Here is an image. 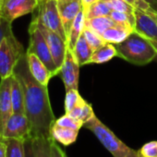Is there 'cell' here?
I'll list each match as a JSON object with an SVG mask.
<instances>
[{
	"instance_id": "1",
	"label": "cell",
	"mask_w": 157,
	"mask_h": 157,
	"mask_svg": "<svg viewBox=\"0 0 157 157\" xmlns=\"http://www.w3.org/2000/svg\"><path fill=\"white\" fill-rule=\"evenodd\" d=\"M12 76L21 82L24 93L25 115L32 127V138L51 137L56 118L51 107L47 86L38 82L32 75L26 53L17 63Z\"/></svg>"
},
{
	"instance_id": "2",
	"label": "cell",
	"mask_w": 157,
	"mask_h": 157,
	"mask_svg": "<svg viewBox=\"0 0 157 157\" xmlns=\"http://www.w3.org/2000/svg\"><path fill=\"white\" fill-rule=\"evenodd\" d=\"M115 46L117 56L134 65L149 64L157 56L152 44L135 31L123 42L116 44Z\"/></svg>"
},
{
	"instance_id": "3",
	"label": "cell",
	"mask_w": 157,
	"mask_h": 157,
	"mask_svg": "<svg viewBox=\"0 0 157 157\" xmlns=\"http://www.w3.org/2000/svg\"><path fill=\"white\" fill-rule=\"evenodd\" d=\"M83 127L90 129L114 157H141L138 151L129 148L121 141L96 116L84 123Z\"/></svg>"
},
{
	"instance_id": "4",
	"label": "cell",
	"mask_w": 157,
	"mask_h": 157,
	"mask_svg": "<svg viewBox=\"0 0 157 157\" xmlns=\"http://www.w3.org/2000/svg\"><path fill=\"white\" fill-rule=\"evenodd\" d=\"M25 53L23 45L14 34L2 41L0 44V78L12 76L17 63Z\"/></svg>"
},
{
	"instance_id": "5",
	"label": "cell",
	"mask_w": 157,
	"mask_h": 157,
	"mask_svg": "<svg viewBox=\"0 0 157 157\" xmlns=\"http://www.w3.org/2000/svg\"><path fill=\"white\" fill-rule=\"evenodd\" d=\"M33 19L36 20L49 30L55 32L62 39L67 42L58 12L56 0H40L39 6L36 9V13Z\"/></svg>"
},
{
	"instance_id": "6",
	"label": "cell",
	"mask_w": 157,
	"mask_h": 157,
	"mask_svg": "<svg viewBox=\"0 0 157 157\" xmlns=\"http://www.w3.org/2000/svg\"><path fill=\"white\" fill-rule=\"evenodd\" d=\"M29 35H30V44L27 52L33 53L35 56H37L38 58L46 66V67L52 73L53 77L58 75L59 70L57 69L54 62L48 44L44 35L42 34L41 31L38 29V27L33 21L29 26Z\"/></svg>"
},
{
	"instance_id": "7",
	"label": "cell",
	"mask_w": 157,
	"mask_h": 157,
	"mask_svg": "<svg viewBox=\"0 0 157 157\" xmlns=\"http://www.w3.org/2000/svg\"><path fill=\"white\" fill-rule=\"evenodd\" d=\"M39 3L40 0H3L0 17L12 23L18 18L34 12Z\"/></svg>"
},
{
	"instance_id": "8",
	"label": "cell",
	"mask_w": 157,
	"mask_h": 157,
	"mask_svg": "<svg viewBox=\"0 0 157 157\" xmlns=\"http://www.w3.org/2000/svg\"><path fill=\"white\" fill-rule=\"evenodd\" d=\"M32 21L36 24V26L38 27V29L41 31L42 34L44 35V37L48 44V47L50 49L54 62H55L57 69L60 72V68L64 63L67 49V42L64 39H62L57 33L49 30L48 28L44 26L42 23H40L36 20L33 19Z\"/></svg>"
},
{
	"instance_id": "9",
	"label": "cell",
	"mask_w": 157,
	"mask_h": 157,
	"mask_svg": "<svg viewBox=\"0 0 157 157\" xmlns=\"http://www.w3.org/2000/svg\"><path fill=\"white\" fill-rule=\"evenodd\" d=\"M13 138L26 140L32 138L31 123L25 113H13L10 117L3 139Z\"/></svg>"
},
{
	"instance_id": "10",
	"label": "cell",
	"mask_w": 157,
	"mask_h": 157,
	"mask_svg": "<svg viewBox=\"0 0 157 157\" xmlns=\"http://www.w3.org/2000/svg\"><path fill=\"white\" fill-rule=\"evenodd\" d=\"M80 64L78 63L73 52L70 49H67L64 63L60 68L58 75L61 76L64 82L66 91L75 89L78 90V75H80Z\"/></svg>"
},
{
	"instance_id": "11",
	"label": "cell",
	"mask_w": 157,
	"mask_h": 157,
	"mask_svg": "<svg viewBox=\"0 0 157 157\" xmlns=\"http://www.w3.org/2000/svg\"><path fill=\"white\" fill-rule=\"evenodd\" d=\"M10 88L11 77L1 78V82H0V139H3L7 123L13 114Z\"/></svg>"
},
{
	"instance_id": "12",
	"label": "cell",
	"mask_w": 157,
	"mask_h": 157,
	"mask_svg": "<svg viewBox=\"0 0 157 157\" xmlns=\"http://www.w3.org/2000/svg\"><path fill=\"white\" fill-rule=\"evenodd\" d=\"M135 32L145 37L157 54V23L147 13L135 9Z\"/></svg>"
},
{
	"instance_id": "13",
	"label": "cell",
	"mask_w": 157,
	"mask_h": 157,
	"mask_svg": "<svg viewBox=\"0 0 157 157\" xmlns=\"http://www.w3.org/2000/svg\"><path fill=\"white\" fill-rule=\"evenodd\" d=\"M56 3L60 19L67 38L76 17L82 10V1L81 0H56Z\"/></svg>"
},
{
	"instance_id": "14",
	"label": "cell",
	"mask_w": 157,
	"mask_h": 157,
	"mask_svg": "<svg viewBox=\"0 0 157 157\" xmlns=\"http://www.w3.org/2000/svg\"><path fill=\"white\" fill-rule=\"evenodd\" d=\"M27 60L30 71L35 80L43 85L47 86L48 82L53 78L52 73L46 67V66L33 53H29L26 51Z\"/></svg>"
},
{
	"instance_id": "15",
	"label": "cell",
	"mask_w": 157,
	"mask_h": 157,
	"mask_svg": "<svg viewBox=\"0 0 157 157\" xmlns=\"http://www.w3.org/2000/svg\"><path fill=\"white\" fill-rule=\"evenodd\" d=\"M133 32H134L133 28L127 27V26H124V25H120V24L117 23V25H115L113 27H110L107 30H105L102 33L101 36L103 37V39L106 43L116 44H119V43L123 42Z\"/></svg>"
},
{
	"instance_id": "16",
	"label": "cell",
	"mask_w": 157,
	"mask_h": 157,
	"mask_svg": "<svg viewBox=\"0 0 157 157\" xmlns=\"http://www.w3.org/2000/svg\"><path fill=\"white\" fill-rule=\"evenodd\" d=\"M78 134V130L61 127L54 123L51 128V137L56 141L65 145L68 146L72 143H74L77 140V137Z\"/></svg>"
},
{
	"instance_id": "17",
	"label": "cell",
	"mask_w": 157,
	"mask_h": 157,
	"mask_svg": "<svg viewBox=\"0 0 157 157\" xmlns=\"http://www.w3.org/2000/svg\"><path fill=\"white\" fill-rule=\"evenodd\" d=\"M85 20H86L85 13H84L83 10H82L80 12H78V16L76 17V19L72 24L69 35L67 37V48L70 49L71 51H73L78 38L81 37V35L83 33V30L85 28Z\"/></svg>"
},
{
	"instance_id": "18",
	"label": "cell",
	"mask_w": 157,
	"mask_h": 157,
	"mask_svg": "<svg viewBox=\"0 0 157 157\" xmlns=\"http://www.w3.org/2000/svg\"><path fill=\"white\" fill-rule=\"evenodd\" d=\"M10 95H11L13 113H25L23 89L21 82L14 76H11Z\"/></svg>"
},
{
	"instance_id": "19",
	"label": "cell",
	"mask_w": 157,
	"mask_h": 157,
	"mask_svg": "<svg viewBox=\"0 0 157 157\" xmlns=\"http://www.w3.org/2000/svg\"><path fill=\"white\" fill-rule=\"evenodd\" d=\"M72 52H73L78 63L80 64V66L87 65L89 63V60H90L94 51L91 48V46L89 45L83 33L81 35L80 38H78V40L75 45V48L73 49Z\"/></svg>"
},
{
	"instance_id": "20",
	"label": "cell",
	"mask_w": 157,
	"mask_h": 157,
	"mask_svg": "<svg viewBox=\"0 0 157 157\" xmlns=\"http://www.w3.org/2000/svg\"><path fill=\"white\" fill-rule=\"evenodd\" d=\"M115 56H117V52L115 44L106 43L105 44H104L103 46H101L100 48H98L93 53L88 64L105 63L110 61Z\"/></svg>"
},
{
	"instance_id": "21",
	"label": "cell",
	"mask_w": 157,
	"mask_h": 157,
	"mask_svg": "<svg viewBox=\"0 0 157 157\" xmlns=\"http://www.w3.org/2000/svg\"><path fill=\"white\" fill-rule=\"evenodd\" d=\"M117 24V23L116 21H114L109 16L97 17V18L85 20V27L94 31L95 33H99L100 35H102V33L105 30H107L108 28L113 27Z\"/></svg>"
},
{
	"instance_id": "22",
	"label": "cell",
	"mask_w": 157,
	"mask_h": 157,
	"mask_svg": "<svg viewBox=\"0 0 157 157\" xmlns=\"http://www.w3.org/2000/svg\"><path fill=\"white\" fill-rule=\"evenodd\" d=\"M52 138L34 137L32 138L34 157H52L51 142Z\"/></svg>"
},
{
	"instance_id": "23",
	"label": "cell",
	"mask_w": 157,
	"mask_h": 157,
	"mask_svg": "<svg viewBox=\"0 0 157 157\" xmlns=\"http://www.w3.org/2000/svg\"><path fill=\"white\" fill-rule=\"evenodd\" d=\"M83 11L85 13L86 20H88V19H93V18H97V17L109 16L112 10L108 7V5L104 0H96V1L91 4Z\"/></svg>"
},
{
	"instance_id": "24",
	"label": "cell",
	"mask_w": 157,
	"mask_h": 157,
	"mask_svg": "<svg viewBox=\"0 0 157 157\" xmlns=\"http://www.w3.org/2000/svg\"><path fill=\"white\" fill-rule=\"evenodd\" d=\"M7 146V157H25V140L20 139H4Z\"/></svg>"
},
{
	"instance_id": "25",
	"label": "cell",
	"mask_w": 157,
	"mask_h": 157,
	"mask_svg": "<svg viewBox=\"0 0 157 157\" xmlns=\"http://www.w3.org/2000/svg\"><path fill=\"white\" fill-rule=\"evenodd\" d=\"M109 17L117 23H118L120 25L127 26V27L133 28L135 30V21H136L135 12H134V14H129V13H126V12L112 10Z\"/></svg>"
},
{
	"instance_id": "26",
	"label": "cell",
	"mask_w": 157,
	"mask_h": 157,
	"mask_svg": "<svg viewBox=\"0 0 157 157\" xmlns=\"http://www.w3.org/2000/svg\"><path fill=\"white\" fill-rule=\"evenodd\" d=\"M82 33H83L84 37L86 38L89 45L91 46V48L93 49L94 52L106 44V42L103 39V37L99 33H95L94 31H93L89 28L85 27Z\"/></svg>"
},
{
	"instance_id": "27",
	"label": "cell",
	"mask_w": 157,
	"mask_h": 157,
	"mask_svg": "<svg viewBox=\"0 0 157 157\" xmlns=\"http://www.w3.org/2000/svg\"><path fill=\"white\" fill-rule=\"evenodd\" d=\"M82 97L78 94V90L71 89L68 91H66V97H65V112L66 114H68L76 105L81 101Z\"/></svg>"
},
{
	"instance_id": "28",
	"label": "cell",
	"mask_w": 157,
	"mask_h": 157,
	"mask_svg": "<svg viewBox=\"0 0 157 157\" xmlns=\"http://www.w3.org/2000/svg\"><path fill=\"white\" fill-rule=\"evenodd\" d=\"M55 124H56L58 126H61V127L73 128V129H76V130H80L84 125L83 122L70 117L67 114H65L64 116H62L58 119H56Z\"/></svg>"
},
{
	"instance_id": "29",
	"label": "cell",
	"mask_w": 157,
	"mask_h": 157,
	"mask_svg": "<svg viewBox=\"0 0 157 157\" xmlns=\"http://www.w3.org/2000/svg\"><path fill=\"white\" fill-rule=\"evenodd\" d=\"M112 10L126 12L129 14H134L135 8L129 5L125 0H104Z\"/></svg>"
},
{
	"instance_id": "30",
	"label": "cell",
	"mask_w": 157,
	"mask_h": 157,
	"mask_svg": "<svg viewBox=\"0 0 157 157\" xmlns=\"http://www.w3.org/2000/svg\"><path fill=\"white\" fill-rule=\"evenodd\" d=\"M138 151L141 157H157V141L145 143Z\"/></svg>"
},
{
	"instance_id": "31",
	"label": "cell",
	"mask_w": 157,
	"mask_h": 157,
	"mask_svg": "<svg viewBox=\"0 0 157 157\" xmlns=\"http://www.w3.org/2000/svg\"><path fill=\"white\" fill-rule=\"evenodd\" d=\"M12 32V23L5 20L4 18L0 17V44H1L2 41L10 35H13Z\"/></svg>"
},
{
	"instance_id": "32",
	"label": "cell",
	"mask_w": 157,
	"mask_h": 157,
	"mask_svg": "<svg viewBox=\"0 0 157 157\" xmlns=\"http://www.w3.org/2000/svg\"><path fill=\"white\" fill-rule=\"evenodd\" d=\"M94 115L93 107L90 104H88L87 102H85L84 105L82 106V109L81 111L80 114V117H78V120H81L83 123H86L87 121H89Z\"/></svg>"
},
{
	"instance_id": "33",
	"label": "cell",
	"mask_w": 157,
	"mask_h": 157,
	"mask_svg": "<svg viewBox=\"0 0 157 157\" xmlns=\"http://www.w3.org/2000/svg\"><path fill=\"white\" fill-rule=\"evenodd\" d=\"M125 1L128 2L129 5H131L133 8L140 10L145 13L151 9V6L145 1V0H125Z\"/></svg>"
},
{
	"instance_id": "34",
	"label": "cell",
	"mask_w": 157,
	"mask_h": 157,
	"mask_svg": "<svg viewBox=\"0 0 157 157\" xmlns=\"http://www.w3.org/2000/svg\"><path fill=\"white\" fill-rule=\"evenodd\" d=\"M51 152L52 157H65V152L63 150L56 144V141L53 139L51 142Z\"/></svg>"
},
{
	"instance_id": "35",
	"label": "cell",
	"mask_w": 157,
	"mask_h": 157,
	"mask_svg": "<svg viewBox=\"0 0 157 157\" xmlns=\"http://www.w3.org/2000/svg\"><path fill=\"white\" fill-rule=\"evenodd\" d=\"M25 157H34L32 138L25 140Z\"/></svg>"
},
{
	"instance_id": "36",
	"label": "cell",
	"mask_w": 157,
	"mask_h": 157,
	"mask_svg": "<svg viewBox=\"0 0 157 157\" xmlns=\"http://www.w3.org/2000/svg\"><path fill=\"white\" fill-rule=\"evenodd\" d=\"M0 157H7V146L4 139H0Z\"/></svg>"
},
{
	"instance_id": "37",
	"label": "cell",
	"mask_w": 157,
	"mask_h": 157,
	"mask_svg": "<svg viewBox=\"0 0 157 157\" xmlns=\"http://www.w3.org/2000/svg\"><path fill=\"white\" fill-rule=\"evenodd\" d=\"M146 13H147L148 15H150V16L154 20V21L157 23V10H152V9L151 8Z\"/></svg>"
},
{
	"instance_id": "38",
	"label": "cell",
	"mask_w": 157,
	"mask_h": 157,
	"mask_svg": "<svg viewBox=\"0 0 157 157\" xmlns=\"http://www.w3.org/2000/svg\"><path fill=\"white\" fill-rule=\"evenodd\" d=\"M82 1V10H86L91 4H93L96 0H81Z\"/></svg>"
},
{
	"instance_id": "39",
	"label": "cell",
	"mask_w": 157,
	"mask_h": 157,
	"mask_svg": "<svg viewBox=\"0 0 157 157\" xmlns=\"http://www.w3.org/2000/svg\"><path fill=\"white\" fill-rule=\"evenodd\" d=\"M145 1L151 6L152 10H157V0H145Z\"/></svg>"
},
{
	"instance_id": "40",
	"label": "cell",
	"mask_w": 157,
	"mask_h": 157,
	"mask_svg": "<svg viewBox=\"0 0 157 157\" xmlns=\"http://www.w3.org/2000/svg\"><path fill=\"white\" fill-rule=\"evenodd\" d=\"M2 1H3V0H0V9H1V5H2Z\"/></svg>"
},
{
	"instance_id": "41",
	"label": "cell",
	"mask_w": 157,
	"mask_h": 157,
	"mask_svg": "<svg viewBox=\"0 0 157 157\" xmlns=\"http://www.w3.org/2000/svg\"><path fill=\"white\" fill-rule=\"evenodd\" d=\"M65 157H67V154H65Z\"/></svg>"
}]
</instances>
